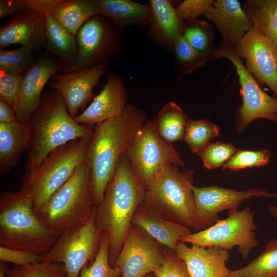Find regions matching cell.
<instances>
[{
  "instance_id": "cell-1",
  "label": "cell",
  "mask_w": 277,
  "mask_h": 277,
  "mask_svg": "<svg viewBox=\"0 0 277 277\" xmlns=\"http://www.w3.org/2000/svg\"><path fill=\"white\" fill-rule=\"evenodd\" d=\"M147 121L143 110L128 104L121 116L94 126L88 160L96 206L102 201L120 159L126 154L137 132Z\"/></svg>"
},
{
  "instance_id": "cell-2",
  "label": "cell",
  "mask_w": 277,
  "mask_h": 277,
  "mask_svg": "<svg viewBox=\"0 0 277 277\" xmlns=\"http://www.w3.org/2000/svg\"><path fill=\"white\" fill-rule=\"evenodd\" d=\"M145 192L124 155L95 213L97 228L109 235V262L112 267L121 251L134 212L144 202Z\"/></svg>"
},
{
  "instance_id": "cell-3",
  "label": "cell",
  "mask_w": 277,
  "mask_h": 277,
  "mask_svg": "<svg viewBox=\"0 0 277 277\" xmlns=\"http://www.w3.org/2000/svg\"><path fill=\"white\" fill-rule=\"evenodd\" d=\"M29 124L31 143L26 172L38 166L54 149L78 139L91 138L94 128L77 123L70 115L61 94L56 90L46 92Z\"/></svg>"
},
{
  "instance_id": "cell-4",
  "label": "cell",
  "mask_w": 277,
  "mask_h": 277,
  "mask_svg": "<svg viewBox=\"0 0 277 277\" xmlns=\"http://www.w3.org/2000/svg\"><path fill=\"white\" fill-rule=\"evenodd\" d=\"M57 239L37 217L27 192L21 189L1 192V246L43 255Z\"/></svg>"
},
{
  "instance_id": "cell-5",
  "label": "cell",
  "mask_w": 277,
  "mask_h": 277,
  "mask_svg": "<svg viewBox=\"0 0 277 277\" xmlns=\"http://www.w3.org/2000/svg\"><path fill=\"white\" fill-rule=\"evenodd\" d=\"M96 206L91 170L87 160L42 207L35 212L54 236L84 224Z\"/></svg>"
},
{
  "instance_id": "cell-6",
  "label": "cell",
  "mask_w": 277,
  "mask_h": 277,
  "mask_svg": "<svg viewBox=\"0 0 277 277\" xmlns=\"http://www.w3.org/2000/svg\"><path fill=\"white\" fill-rule=\"evenodd\" d=\"M91 139H78L60 146L38 166L26 172L21 189L31 196L34 212L44 206L87 160Z\"/></svg>"
},
{
  "instance_id": "cell-7",
  "label": "cell",
  "mask_w": 277,
  "mask_h": 277,
  "mask_svg": "<svg viewBox=\"0 0 277 277\" xmlns=\"http://www.w3.org/2000/svg\"><path fill=\"white\" fill-rule=\"evenodd\" d=\"M193 173L166 165L146 190L144 203L161 216L194 230Z\"/></svg>"
},
{
  "instance_id": "cell-8",
  "label": "cell",
  "mask_w": 277,
  "mask_h": 277,
  "mask_svg": "<svg viewBox=\"0 0 277 277\" xmlns=\"http://www.w3.org/2000/svg\"><path fill=\"white\" fill-rule=\"evenodd\" d=\"M254 213L249 207L228 210L226 219L217 220L209 227L182 237L180 241L201 247L216 246L227 250L238 248L246 259L259 245L255 230Z\"/></svg>"
},
{
  "instance_id": "cell-9",
  "label": "cell",
  "mask_w": 277,
  "mask_h": 277,
  "mask_svg": "<svg viewBox=\"0 0 277 277\" xmlns=\"http://www.w3.org/2000/svg\"><path fill=\"white\" fill-rule=\"evenodd\" d=\"M123 30L103 15L90 18L76 35L78 49L74 63L64 68L62 73L79 72L117 58L122 51Z\"/></svg>"
},
{
  "instance_id": "cell-10",
  "label": "cell",
  "mask_w": 277,
  "mask_h": 277,
  "mask_svg": "<svg viewBox=\"0 0 277 277\" xmlns=\"http://www.w3.org/2000/svg\"><path fill=\"white\" fill-rule=\"evenodd\" d=\"M126 157L138 181L147 189L159 171L166 165L184 166L181 155L163 140L152 121H148L137 132L126 153Z\"/></svg>"
},
{
  "instance_id": "cell-11",
  "label": "cell",
  "mask_w": 277,
  "mask_h": 277,
  "mask_svg": "<svg viewBox=\"0 0 277 277\" xmlns=\"http://www.w3.org/2000/svg\"><path fill=\"white\" fill-rule=\"evenodd\" d=\"M225 58L234 66L239 75L242 97V105L235 115L236 134H241L253 121L259 118L277 123V100L264 92L236 53L234 48L222 44L209 58L213 62Z\"/></svg>"
},
{
  "instance_id": "cell-12",
  "label": "cell",
  "mask_w": 277,
  "mask_h": 277,
  "mask_svg": "<svg viewBox=\"0 0 277 277\" xmlns=\"http://www.w3.org/2000/svg\"><path fill=\"white\" fill-rule=\"evenodd\" d=\"M95 208L83 225L60 236L53 247L43 255L42 262L62 263L67 277H78L87 263L91 264L98 252L102 232L95 224Z\"/></svg>"
},
{
  "instance_id": "cell-13",
  "label": "cell",
  "mask_w": 277,
  "mask_h": 277,
  "mask_svg": "<svg viewBox=\"0 0 277 277\" xmlns=\"http://www.w3.org/2000/svg\"><path fill=\"white\" fill-rule=\"evenodd\" d=\"M167 248L140 227L131 224L115 262L122 277H143L163 264Z\"/></svg>"
},
{
  "instance_id": "cell-14",
  "label": "cell",
  "mask_w": 277,
  "mask_h": 277,
  "mask_svg": "<svg viewBox=\"0 0 277 277\" xmlns=\"http://www.w3.org/2000/svg\"><path fill=\"white\" fill-rule=\"evenodd\" d=\"M195 210L194 230L201 231L219 220V214L225 210L239 208L243 201L253 197L275 198L277 193L250 188L243 191L216 185L193 187Z\"/></svg>"
},
{
  "instance_id": "cell-15",
  "label": "cell",
  "mask_w": 277,
  "mask_h": 277,
  "mask_svg": "<svg viewBox=\"0 0 277 277\" xmlns=\"http://www.w3.org/2000/svg\"><path fill=\"white\" fill-rule=\"evenodd\" d=\"M234 50L246 60L245 67L261 87L266 85L277 94V49L253 26Z\"/></svg>"
},
{
  "instance_id": "cell-16",
  "label": "cell",
  "mask_w": 277,
  "mask_h": 277,
  "mask_svg": "<svg viewBox=\"0 0 277 277\" xmlns=\"http://www.w3.org/2000/svg\"><path fill=\"white\" fill-rule=\"evenodd\" d=\"M64 68L58 60L45 53L26 71L22 90L14 108L17 121L29 123L41 104V94L45 86Z\"/></svg>"
},
{
  "instance_id": "cell-17",
  "label": "cell",
  "mask_w": 277,
  "mask_h": 277,
  "mask_svg": "<svg viewBox=\"0 0 277 277\" xmlns=\"http://www.w3.org/2000/svg\"><path fill=\"white\" fill-rule=\"evenodd\" d=\"M109 63L75 73H57L52 76L50 86L61 94L72 118L93 100L95 95L92 90L106 71Z\"/></svg>"
},
{
  "instance_id": "cell-18",
  "label": "cell",
  "mask_w": 277,
  "mask_h": 277,
  "mask_svg": "<svg viewBox=\"0 0 277 277\" xmlns=\"http://www.w3.org/2000/svg\"><path fill=\"white\" fill-rule=\"evenodd\" d=\"M100 92L90 104L74 120L91 127L108 120L121 116L127 106L126 89L122 76L110 73Z\"/></svg>"
},
{
  "instance_id": "cell-19",
  "label": "cell",
  "mask_w": 277,
  "mask_h": 277,
  "mask_svg": "<svg viewBox=\"0 0 277 277\" xmlns=\"http://www.w3.org/2000/svg\"><path fill=\"white\" fill-rule=\"evenodd\" d=\"M46 26L44 14L33 10L11 18L0 28V48L20 44L35 52L45 48Z\"/></svg>"
},
{
  "instance_id": "cell-20",
  "label": "cell",
  "mask_w": 277,
  "mask_h": 277,
  "mask_svg": "<svg viewBox=\"0 0 277 277\" xmlns=\"http://www.w3.org/2000/svg\"><path fill=\"white\" fill-rule=\"evenodd\" d=\"M187 266L191 277H228L230 269L226 266L228 250L216 246L207 247L180 242L173 250Z\"/></svg>"
},
{
  "instance_id": "cell-21",
  "label": "cell",
  "mask_w": 277,
  "mask_h": 277,
  "mask_svg": "<svg viewBox=\"0 0 277 277\" xmlns=\"http://www.w3.org/2000/svg\"><path fill=\"white\" fill-rule=\"evenodd\" d=\"M204 15L219 30L222 45L234 48L253 26L237 0L213 1Z\"/></svg>"
},
{
  "instance_id": "cell-22",
  "label": "cell",
  "mask_w": 277,
  "mask_h": 277,
  "mask_svg": "<svg viewBox=\"0 0 277 277\" xmlns=\"http://www.w3.org/2000/svg\"><path fill=\"white\" fill-rule=\"evenodd\" d=\"M131 223L143 229L161 245L174 250L180 239L192 229L170 221L156 213L144 203L135 210Z\"/></svg>"
},
{
  "instance_id": "cell-23",
  "label": "cell",
  "mask_w": 277,
  "mask_h": 277,
  "mask_svg": "<svg viewBox=\"0 0 277 277\" xmlns=\"http://www.w3.org/2000/svg\"><path fill=\"white\" fill-rule=\"evenodd\" d=\"M31 143L29 123H0V173H8L19 162Z\"/></svg>"
},
{
  "instance_id": "cell-24",
  "label": "cell",
  "mask_w": 277,
  "mask_h": 277,
  "mask_svg": "<svg viewBox=\"0 0 277 277\" xmlns=\"http://www.w3.org/2000/svg\"><path fill=\"white\" fill-rule=\"evenodd\" d=\"M149 3L151 10L149 34L159 45L171 50L174 42L182 34L184 22L169 1L150 0Z\"/></svg>"
},
{
  "instance_id": "cell-25",
  "label": "cell",
  "mask_w": 277,
  "mask_h": 277,
  "mask_svg": "<svg viewBox=\"0 0 277 277\" xmlns=\"http://www.w3.org/2000/svg\"><path fill=\"white\" fill-rule=\"evenodd\" d=\"M97 15H103L122 29L149 23L151 14L149 5L131 0H94Z\"/></svg>"
},
{
  "instance_id": "cell-26",
  "label": "cell",
  "mask_w": 277,
  "mask_h": 277,
  "mask_svg": "<svg viewBox=\"0 0 277 277\" xmlns=\"http://www.w3.org/2000/svg\"><path fill=\"white\" fill-rule=\"evenodd\" d=\"M46 26L45 48L55 56L64 68L72 66L77 53L76 36L68 32L49 13H44Z\"/></svg>"
},
{
  "instance_id": "cell-27",
  "label": "cell",
  "mask_w": 277,
  "mask_h": 277,
  "mask_svg": "<svg viewBox=\"0 0 277 277\" xmlns=\"http://www.w3.org/2000/svg\"><path fill=\"white\" fill-rule=\"evenodd\" d=\"M242 8L258 31L277 49V0H247Z\"/></svg>"
},
{
  "instance_id": "cell-28",
  "label": "cell",
  "mask_w": 277,
  "mask_h": 277,
  "mask_svg": "<svg viewBox=\"0 0 277 277\" xmlns=\"http://www.w3.org/2000/svg\"><path fill=\"white\" fill-rule=\"evenodd\" d=\"M190 118L175 102L167 103L152 121L160 136L167 142L183 140Z\"/></svg>"
},
{
  "instance_id": "cell-29",
  "label": "cell",
  "mask_w": 277,
  "mask_h": 277,
  "mask_svg": "<svg viewBox=\"0 0 277 277\" xmlns=\"http://www.w3.org/2000/svg\"><path fill=\"white\" fill-rule=\"evenodd\" d=\"M50 14L75 36L84 24L97 15L94 0H63Z\"/></svg>"
},
{
  "instance_id": "cell-30",
  "label": "cell",
  "mask_w": 277,
  "mask_h": 277,
  "mask_svg": "<svg viewBox=\"0 0 277 277\" xmlns=\"http://www.w3.org/2000/svg\"><path fill=\"white\" fill-rule=\"evenodd\" d=\"M228 277H277V238L268 241L262 252L247 265L230 270Z\"/></svg>"
},
{
  "instance_id": "cell-31",
  "label": "cell",
  "mask_w": 277,
  "mask_h": 277,
  "mask_svg": "<svg viewBox=\"0 0 277 277\" xmlns=\"http://www.w3.org/2000/svg\"><path fill=\"white\" fill-rule=\"evenodd\" d=\"M171 51L175 60V73L179 80L203 66L209 57L193 48L182 34L174 42Z\"/></svg>"
},
{
  "instance_id": "cell-32",
  "label": "cell",
  "mask_w": 277,
  "mask_h": 277,
  "mask_svg": "<svg viewBox=\"0 0 277 277\" xmlns=\"http://www.w3.org/2000/svg\"><path fill=\"white\" fill-rule=\"evenodd\" d=\"M182 35L193 48L209 58L216 49L212 26L205 21L195 19L184 22Z\"/></svg>"
},
{
  "instance_id": "cell-33",
  "label": "cell",
  "mask_w": 277,
  "mask_h": 277,
  "mask_svg": "<svg viewBox=\"0 0 277 277\" xmlns=\"http://www.w3.org/2000/svg\"><path fill=\"white\" fill-rule=\"evenodd\" d=\"M220 129L208 119H190L187 125L184 141L192 153L197 155L214 137L219 135Z\"/></svg>"
},
{
  "instance_id": "cell-34",
  "label": "cell",
  "mask_w": 277,
  "mask_h": 277,
  "mask_svg": "<svg viewBox=\"0 0 277 277\" xmlns=\"http://www.w3.org/2000/svg\"><path fill=\"white\" fill-rule=\"evenodd\" d=\"M109 238L107 232L102 231L100 247L94 260L87 263L82 268L78 277H120L119 269L112 267L109 262Z\"/></svg>"
},
{
  "instance_id": "cell-35",
  "label": "cell",
  "mask_w": 277,
  "mask_h": 277,
  "mask_svg": "<svg viewBox=\"0 0 277 277\" xmlns=\"http://www.w3.org/2000/svg\"><path fill=\"white\" fill-rule=\"evenodd\" d=\"M35 53L33 50L22 46L14 50H1V72L14 74H22L35 62Z\"/></svg>"
},
{
  "instance_id": "cell-36",
  "label": "cell",
  "mask_w": 277,
  "mask_h": 277,
  "mask_svg": "<svg viewBox=\"0 0 277 277\" xmlns=\"http://www.w3.org/2000/svg\"><path fill=\"white\" fill-rule=\"evenodd\" d=\"M6 277H67L62 263L40 262L24 266L14 265L8 267Z\"/></svg>"
},
{
  "instance_id": "cell-37",
  "label": "cell",
  "mask_w": 277,
  "mask_h": 277,
  "mask_svg": "<svg viewBox=\"0 0 277 277\" xmlns=\"http://www.w3.org/2000/svg\"><path fill=\"white\" fill-rule=\"evenodd\" d=\"M271 156V152L268 150H239L222 168L236 171L248 168L264 166L269 163Z\"/></svg>"
},
{
  "instance_id": "cell-38",
  "label": "cell",
  "mask_w": 277,
  "mask_h": 277,
  "mask_svg": "<svg viewBox=\"0 0 277 277\" xmlns=\"http://www.w3.org/2000/svg\"><path fill=\"white\" fill-rule=\"evenodd\" d=\"M231 143L217 141L209 143L199 154L204 166L207 169L222 167L239 150Z\"/></svg>"
},
{
  "instance_id": "cell-39",
  "label": "cell",
  "mask_w": 277,
  "mask_h": 277,
  "mask_svg": "<svg viewBox=\"0 0 277 277\" xmlns=\"http://www.w3.org/2000/svg\"><path fill=\"white\" fill-rule=\"evenodd\" d=\"M22 74H14L1 72L0 100L14 108L19 96L23 82Z\"/></svg>"
},
{
  "instance_id": "cell-40",
  "label": "cell",
  "mask_w": 277,
  "mask_h": 277,
  "mask_svg": "<svg viewBox=\"0 0 277 277\" xmlns=\"http://www.w3.org/2000/svg\"><path fill=\"white\" fill-rule=\"evenodd\" d=\"M153 273L154 277H191L184 262L169 248L163 264Z\"/></svg>"
},
{
  "instance_id": "cell-41",
  "label": "cell",
  "mask_w": 277,
  "mask_h": 277,
  "mask_svg": "<svg viewBox=\"0 0 277 277\" xmlns=\"http://www.w3.org/2000/svg\"><path fill=\"white\" fill-rule=\"evenodd\" d=\"M212 0H185L175 7L179 19L183 22L197 19L204 14L212 4Z\"/></svg>"
},
{
  "instance_id": "cell-42",
  "label": "cell",
  "mask_w": 277,
  "mask_h": 277,
  "mask_svg": "<svg viewBox=\"0 0 277 277\" xmlns=\"http://www.w3.org/2000/svg\"><path fill=\"white\" fill-rule=\"evenodd\" d=\"M43 255L36 253L0 246V260L24 266L42 262Z\"/></svg>"
},
{
  "instance_id": "cell-43",
  "label": "cell",
  "mask_w": 277,
  "mask_h": 277,
  "mask_svg": "<svg viewBox=\"0 0 277 277\" xmlns=\"http://www.w3.org/2000/svg\"><path fill=\"white\" fill-rule=\"evenodd\" d=\"M33 10L26 0H1L0 18L9 17L11 18L27 13Z\"/></svg>"
},
{
  "instance_id": "cell-44",
  "label": "cell",
  "mask_w": 277,
  "mask_h": 277,
  "mask_svg": "<svg viewBox=\"0 0 277 277\" xmlns=\"http://www.w3.org/2000/svg\"><path fill=\"white\" fill-rule=\"evenodd\" d=\"M17 121L14 109L5 101L0 100V123Z\"/></svg>"
},
{
  "instance_id": "cell-45",
  "label": "cell",
  "mask_w": 277,
  "mask_h": 277,
  "mask_svg": "<svg viewBox=\"0 0 277 277\" xmlns=\"http://www.w3.org/2000/svg\"><path fill=\"white\" fill-rule=\"evenodd\" d=\"M8 264L7 262L1 261L0 262V277H6L5 272L8 268Z\"/></svg>"
},
{
  "instance_id": "cell-46",
  "label": "cell",
  "mask_w": 277,
  "mask_h": 277,
  "mask_svg": "<svg viewBox=\"0 0 277 277\" xmlns=\"http://www.w3.org/2000/svg\"><path fill=\"white\" fill-rule=\"evenodd\" d=\"M268 210L269 213L277 220V205H269Z\"/></svg>"
},
{
  "instance_id": "cell-47",
  "label": "cell",
  "mask_w": 277,
  "mask_h": 277,
  "mask_svg": "<svg viewBox=\"0 0 277 277\" xmlns=\"http://www.w3.org/2000/svg\"><path fill=\"white\" fill-rule=\"evenodd\" d=\"M143 277H154V275L153 273H151Z\"/></svg>"
},
{
  "instance_id": "cell-48",
  "label": "cell",
  "mask_w": 277,
  "mask_h": 277,
  "mask_svg": "<svg viewBox=\"0 0 277 277\" xmlns=\"http://www.w3.org/2000/svg\"><path fill=\"white\" fill-rule=\"evenodd\" d=\"M273 96L275 98H276V99L277 100V94H273Z\"/></svg>"
}]
</instances>
